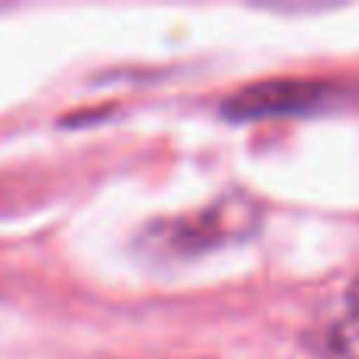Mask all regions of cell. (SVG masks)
Masks as SVG:
<instances>
[{
  "mask_svg": "<svg viewBox=\"0 0 359 359\" xmlns=\"http://www.w3.org/2000/svg\"><path fill=\"white\" fill-rule=\"evenodd\" d=\"M344 88L331 79H265L233 92L224 101V117L230 120H271V117H306L337 107Z\"/></svg>",
  "mask_w": 359,
  "mask_h": 359,
  "instance_id": "1",
  "label": "cell"
},
{
  "mask_svg": "<svg viewBox=\"0 0 359 359\" xmlns=\"http://www.w3.org/2000/svg\"><path fill=\"white\" fill-rule=\"evenodd\" d=\"M255 224H259V205L252 198L224 196L211 208L198 211L192 217L158 224L149 236L158 240V249L186 255L192 249H208V246H221L227 240H240V236L252 233Z\"/></svg>",
  "mask_w": 359,
  "mask_h": 359,
  "instance_id": "2",
  "label": "cell"
},
{
  "mask_svg": "<svg viewBox=\"0 0 359 359\" xmlns=\"http://www.w3.org/2000/svg\"><path fill=\"white\" fill-rule=\"evenodd\" d=\"M331 359H359V274L344 293V312L328 334Z\"/></svg>",
  "mask_w": 359,
  "mask_h": 359,
  "instance_id": "3",
  "label": "cell"
}]
</instances>
